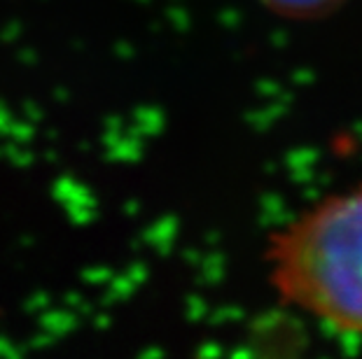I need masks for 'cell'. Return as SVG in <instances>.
<instances>
[{"label":"cell","mask_w":362,"mask_h":359,"mask_svg":"<svg viewBox=\"0 0 362 359\" xmlns=\"http://www.w3.org/2000/svg\"><path fill=\"white\" fill-rule=\"evenodd\" d=\"M262 264L279 303L362 343V180L318 196L274 226Z\"/></svg>","instance_id":"1"},{"label":"cell","mask_w":362,"mask_h":359,"mask_svg":"<svg viewBox=\"0 0 362 359\" xmlns=\"http://www.w3.org/2000/svg\"><path fill=\"white\" fill-rule=\"evenodd\" d=\"M257 5L272 17L290 24H313L329 19L349 5V0H257Z\"/></svg>","instance_id":"2"},{"label":"cell","mask_w":362,"mask_h":359,"mask_svg":"<svg viewBox=\"0 0 362 359\" xmlns=\"http://www.w3.org/2000/svg\"><path fill=\"white\" fill-rule=\"evenodd\" d=\"M52 196L59 203H82V205H94V198L84 187H80L71 175H61V178L52 185Z\"/></svg>","instance_id":"3"},{"label":"cell","mask_w":362,"mask_h":359,"mask_svg":"<svg viewBox=\"0 0 362 359\" xmlns=\"http://www.w3.org/2000/svg\"><path fill=\"white\" fill-rule=\"evenodd\" d=\"M78 320L75 315H71L68 310H45L42 317H40V327L42 331H49L54 336H64L71 329H75Z\"/></svg>","instance_id":"4"},{"label":"cell","mask_w":362,"mask_h":359,"mask_svg":"<svg viewBox=\"0 0 362 359\" xmlns=\"http://www.w3.org/2000/svg\"><path fill=\"white\" fill-rule=\"evenodd\" d=\"M33 121H12V126H10V133H7V138H10L12 142H19V145H24L28 140H33Z\"/></svg>","instance_id":"5"},{"label":"cell","mask_w":362,"mask_h":359,"mask_svg":"<svg viewBox=\"0 0 362 359\" xmlns=\"http://www.w3.org/2000/svg\"><path fill=\"white\" fill-rule=\"evenodd\" d=\"M3 154L10 159V162L14 166H28V164H33V154L26 150H21L19 147V142H10V145H5L3 147Z\"/></svg>","instance_id":"6"},{"label":"cell","mask_w":362,"mask_h":359,"mask_svg":"<svg viewBox=\"0 0 362 359\" xmlns=\"http://www.w3.org/2000/svg\"><path fill=\"white\" fill-rule=\"evenodd\" d=\"M91 205H82V203H68L66 205V212H68V219L75 221V224H87L91 219Z\"/></svg>","instance_id":"7"},{"label":"cell","mask_w":362,"mask_h":359,"mask_svg":"<svg viewBox=\"0 0 362 359\" xmlns=\"http://www.w3.org/2000/svg\"><path fill=\"white\" fill-rule=\"evenodd\" d=\"M49 296L45 294V292H35L33 296H30V299L24 303V308L28 310V312H45V310H49Z\"/></svg>","instance_id":"8"},{"label":"cell","mask_w":362,"mask_h":359,"mask_svg":"<svg viewBox=\"0 0 362 359\" xmlns=\"http://www.w3.org/2000/svg\"><path fill=\"white\" fill-rule=\"evenodd\" d=\"M57 339H59V336H54V334H49V331H45V334H40V336H35V339H30V341L26 343V348H28V350L49 348V346H54V343H57Z\"/></svg>","instance_id":"9"},{"label":"cell","mask_w":362,"mask_h":359,"mask_svg":"<svg viewBox=\"0 0 362 359\" xmlns=\"http://www.w3.org/2000/svg\"><path fill=\"white\" fill-rule=\"evenodd\" d=\"M26 348H17L14 346L12 341H7V339H3V336H0V357H21V353H24Z\"/></svg>","instance_id":"10"},{"label":"cell","mask_w":362,"mask_h":359,"mask_svg":"<svg viewBox=\"0 0 362 359\" xmlns=\"http://www.w3.org/2000/svg\"><path fill=\"white\" fill-rule=\"evenodd\" d=\"M19 33H21V24H19V21H10V24L3 28V33H0V40H3V42H14L19 37Z\"/></svg>","instance_id":"11"},{"label":"cell","mask_w":362,"mask_h":359,"mask_svg":"<svg viewBox=\"0 0 362 359\" xmlns=\"http://www.w3.org/2000/svg\"><path fill=\"white\" fill-rule=\"evenodd\" d=\"M12 114H10V110L5 108L3 105V101H0V135H5L7 138V133H10V126H12Z\"/></svg>","instance_id":"12"},{"label":"cell","mask_w":362,"mask_h":359,"mask_svg":"<svg viewBox=\"0 0 362 359\" xmlns=\"http://www.w3.org/2000/svg\"><path fill=\"white\" fill-rule=\"evenodd\" d=\"M24 114H26V119H28V121H33V124H37V121L42 119V110L37 108L35 103H30V101L24 103Z\"/></svg>","instance_id":"13"},{"label":"cell","mask_w":362,"mask_h":359,"mask_svg":"<svg viewBox=\"0 0 362 359\" xmlns=\"http://www.w3.org/2000/svg\"><path fill=\"white\" fill-rule=\"evenodd\" d=\"M19 61L24 66H33V63H37V54H35L33 49H21L19 51Z\"/></svg>","instance_id":"14"},{"label":"cell","mask_w":362,"mask_h":359,"mask_svg":"<svg viewBox=\"0 0 362 359\" xmlns=\"http://www.w3.org/2000/svg\"><path fill=\"white\" fill-rule=\"evenodd\" d=\"M64 303L68 305V308H80V305H82L84 301L80 299L78 294H66V296H64Z\"/></svg>","instance_id":"15"},{"label":"cell","mask_w":362,"mask_h":359,"mask_svg":"<svg viewBox=\"0 0 362 359\" xmlns=\"http://www.w3.org/2000/svg\"><path fill=\"white\" fill-rule=\"evenodd\" d=\"M54 96H57L59 103H66L68 101V91L66 89H57V91H54Z\"/></svg>","instance_id":"16"},{"label":"cell","mask_w":362,"mask_h":359,"mask_svg":"<svg viewBox=\"0 0 362 359\" xmlns=\"http://www.w3.org/2000/svg\"><path fill=\"white\" fill-rule=\"evenodd\" d=\"M45 159H47V162H57V152L47 150V152H45Z\"/></svg>","instance_id":"17"},{"label":"cell","mask_w":362,"mask_h":359,"mask_svg":"<svg viewBox=\"0 0 362 359\" xmlns=\"http://www.w3.org/2000/svg\"><path fill=\"white\" fill-rule=\"evenodd\" d=\"M0 157H5V154H3V147H0Z\"/></svg>","instance_id":"18"}]
</instances>
